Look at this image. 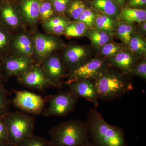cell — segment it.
Segmentation results:
<instances>
[{"label": "cell", "instance_id": "cell-1", "mask_svg": "<svg viewBox=\"0 0 146 146\" xmlns=\"http://www.w3.org/2000/svg\"><path fill=\"white\" fill-rule=\"evenodd\" d=\"M86 122L94 146H127L123 129L109 124L96 108L89 110Z\"/></svg>", "mask_w": 146, "mask_h": 146}, {"label": "cell", "instance_id": "cell-2", "mask_svg": "<svg viewBox=\"0 0 146 146\" xmlns=\"http://www.w3.org/2000/svg\"><path fill=\"white\" fill-rule=\"evenodd\" d=\"M50 146H82L91 142L87 122L77 120L63 122L49 131Z\"/></svg>", "mask_w": 146, "mask_h": 146}, {"label": "cell", "instance_id": "cell-3", "mask_svg": "<svg viewBox=\"0 0 146 146\" xmlns=\"http://www.w3.org/2000/svg\"><path fill=\"white\" fill-rule=\"evenodd\" d=\"M99 99L110 101L119 98L133 89L132 84L117 72L106 70L93 82Z\"/></svg>", "mask_w": 146, "mask_h": 146}, {"label": "cell", "instance_id": "cell-4", "mask_svg": "<svg viewBox=\"0 0 146 146\" xmlns=\"http://www.w3.org/2000/svg\"><path fill=\"white\" fill-rule=\"evenodd\" d=\"M8 134V143L16 146L33 135L35 118L25 112H9L2 117Z\"/></svg>", "mask_w": 146, "mask_h": 146}, {"label": "cell", "instance_id": "cell-5", "mask_svg": "<svg viewBox=\"0 0 146 146\" xmlns=\"http://www.w3.org/2000/svg\"><path fill=\"white\" fill-rule=\"evenodd\" d=\"M79 97L69 90L48 98V107L43 112L45 117H63L72 112Z\"/></svg>", "mask_w": 146, "mask_h": 146}, {"label": "cell", "instance_id": "cell-6", "mask_svg": "<svg viewBox=\"0 0 146 146\" xmlns=\"http://www.w3.org/2000/svg\"><path fill=\"white\" fill-rule=\"evenodd\" d=\"M106 70L103 60L100 58L92 59L72 70L68 74L66 84L73 82L94 80Z\"/></svg>", "mask_w": 146, "mask_h": 146}, {"label": "cell", "instance_id": "cell-7", "mask_svg": "<svg viewBox=\"0 0 146 146\" xmlns=\"http://www.w3.org/2000/svg\"><path fill=\"white\" fill-rule=\"evenodd\" d=\"M15 93L12 103L22 112L33 115L43 112L45 100L41 96L27 91H17Z\"/></svg>", "mask_w": 146, "mask_h": 146}, {"label": "cell", "instance_id": "cell-8", "mask_svg": "<svg viewBox=\"0 0 146 146\" xmlns=\"http://www.w3.org/2000/svg\"><path fill=\"white\" fill-rule=\"evenodd\" d=\"M18 81L21 84L31 89L44 91L54 86L46 76L42 68L33 65L25 72L17 76Z\"/></svg>", "mask_w": 146, "mask_h": 146}, {"label": "cell", "instance_id": "cell-9", "mask_svg": "<svg viewBox=\"0 0 146 146\" xmlns=\"http://www.w3.org/2000/svg\"><path fill=\"white\" fill-rule=\"evenodd\" d=\"M42 68L44 74L54 86H61V79L65 76V70L60 59L56 56H49L43 61Z\"/></svg>", "mask_w": 146, "mask_h": 146}, {"label": "cell", "instance_id": "cell-10", "mask_svg": "<svg viewBox=\"0 0 146 146\" xmlns=\"http://www.w3.org/2000/svg\"><path fill=\"white\" fill-rule=\"evenodd\" d=\"M1 63L4 75L7 77L19 75L33 66L32 61L29 57L23 56L5 58L1 61Z\"/></svg>", "mask_w": 146, "mask_h": 146}, {"label": "cell", "instance_id": "cell-11", "mask_svg": "<svg viewBox=\"0 0 146 146\" xmlns=\"http://www.w3.org/2000/svg\"><path fill=\"white\" fill-rule=\"evenodd\" d=\"M67 85L69 90L73 91L79 97L84 98L92 103L95 107L98 106L99 98L96 88L91 80L73 82Z\"/></svg>", "mask_w": 146, "mask_h": 146}, {"label": "cell", "instance_id": "cell-12", "mask_svg": "<svg viewBox=\"0 0 146 146\" xmlns=\"http://www.w3.org/2000/svg\"><path fill=\"white\" fill-rule=\"evenodd\" d=\"M35 51L39 60H43L57 48L58 43L54 38L42 34H36L34 37Z\"/></svg>", "mask_w": 146, "mask_h": 146}, {"label": "cell", "instance_id": "cell-13", "mask_svg": "<svg viewBox=\"0 0 146 146\" xmlns=\"http://www.w3.org/2000/svg\"><path fill=\"white\" fill-rule=\"evenodd\" d=\"M41 0H21L20 10L25 21L29 24L36 23L39 18Z\"/></svg>", "mask_w": 146, "mask_h": 146}, {"label": "cell", "instance_id": "cell-14", "mask_svg": "<svg viewBox=\"0 0 146 146\" xmlns=\"http://www.w3.org/2000/svg\"><path fill=\"white\" fill-rule=\"evenodd\" d=\"M112 62L124 74H130L136 64V59L133 56L124 50L113 56Z\"/></svg>", "mask_w": 146, "mask_h": 146}, {"label": "cell", "instance_id": "cell-15", "mask_svg": "<svg viewBox=\"0 0 146 146\" xmlns=\"http://www.w3.org/2000/svg\"><path fill=\"white\" fill-rule=\"evenodd\" d=\"M0 16L3 22L9 26L15 27L20 23L16 11L7 1H0Z\"/></svg>", "mask_w": 146, "mask_h": 146}, {"label": "cell", "instance_id": "cell-16", "mask_svg": "<svg viewBox=\"0 0 146 146\" xmlns=\"http://www.w3.org/2000/svg\"><path fill=\"white\" fill-rule=\"evenodd\" d=\"M120 17L126 23H141L146 21V11L129 7L125 8L121 11Z\"/></svg>", "mask_w": 146, "mask_h": 146}, {"label": "cell", "instance_id": "cell-17", "mask_svg": "<svg viewBox=\"0 0 146 146\" xmlns=\"http://www.w3.org/2000/svg\"><path fill=\"white\" fill-rule=\"evenodd\" d=\"M12 46L23 56L29 57L33 52V46L29 36L21 34L16 36L12 42Z\"/></svg>", "mask_w": 146, "mask_h": 146}, {"label": "cell", "instance_id": "cell-18", "mask_svg": "<svg viewBox=\"0 0 146 146\" xmlns=\"http://www.w3.org/2000/svg\"><path fill=\"white\" fill-rule=\"evenodd\" d=\"M86 50L83 47L80 46L72 47L67 50L65 53V61L69 65L74 66V69L81 65L80 63L86 56Z\"/></svg>", "mask_w": 146, "mask_h": 146}, {"label": "cell", "instance_id": "cell-19", "mask_svg": "<svg viewBox=\"0 0 146 146\" xmlns=\"http://www.w3.org/2000/svg\"><path fill=\"white\" fill-rule=\"evenodd\" d=\"M86 33L91 43L98 47L102 48L112 39L111 33L99 30L96 29H90L89 30L87 31Z\"/></svg>", "mask_w": 146, "mask_h": 146}, {"label": "cell", "instance_id": "cell-20", "mask_svg": "<svg viewBox=\"0 0 146 146\" xmlns=\"http://www.w3.org/2000/svg\"><path fill=\"white\" fill-rule=\"evenodd\" d=\"M92 4L94 8L109 16H117L118 7L112 0H94Z\"/></svg>", "mask_w": 146, "mask_h": 146}, {"label": "cell", "instance_id": "cell-21", "mask_svg": "<svg viewBox=\"0 0 146 146\" xmlns=\"http://www.w3.org/2000/svg\"><path fill=\"white\" fill-rule=\"evenodd\" d=\"M94 26L96 29L112 33L115 29V23L110 16L99 14L95 18Z\"/></svg>", "mask_w": 146, "mask_h": 146}, {"label": "cell", "instance_id": "cell-22", "mask_svg": "<svg viewBox=\"0 0 146 146\" xmlns=\"http://www.w3.org/2000/svg\"><path fill=\"white\" fill-rule=\"evenodd\" d=\"M128 45L132 52L141 55L146 54V42L141 35L137 34L133 35Z\"/></svg>", "mask_w": 146, "mask_h": 146}, {"label": "cell", "instance_id": "cell-23", "mask_svg": "<svg viewBox=\"0 0 146 146\" xmlns=\"http://www.w3.org/2000/svg\"><path fill=\"white\" fill-rule=\"evenodd\" d=\"M87 31L86 25L83 22L78 21L69 24L66 27L64 33L70 37H80L86 33Z\"/></svg>", "mask_w": 146, "mask_h": 146}, {"label": "cell", "instance_id": "cell-24", "mask_svg": "<svg viewBox=\"0 0 146 146\" xmlns=\"http://www.w3.org/2000/svg\"><path fill=\"white\" fill-rule=\"evenodd\" d=\"M133 27L131 24L123 23L117 27L116 33L118 38L126 44H128L133 36Z\"/></svg>", "mask_w": 146, "mask_h": 146}, {"label": "cell", "instance_id": "cell-25", "mask_svg": "<svg viewBox=\"0 0 146 146\" xmlns=\"http://www.w3.org/2000/svg\"><path fill=\"white\" fill-rule=\"evenodd\" d=\"M8 91L0 81V118L9 112L10 101L8 98Z\"/></svg>", "mask_w": 146, "mask_h": 146}, {"label": "cell", "instance_id": "cell-26", "mask_svg": "<svg viewBox=\"0 0 146 146\" xmlns=\"http://www.w3.org/2000/svg\"><path fill=\"white\" fill-rule=\"evenodd\" d=\"M85 9V6L81 0H75L71 4L68 9V13L75 20H78Z\"/></svg>", "mask_w": 146, "mask_h": 146}, {"label": "cell", "instance_id": "cell-27", "mask_svg": "<svg viewBox=\"0 0 146 146\" xmlns=\"http://www.w3.org/2000/svg\"><path fill=\"white\" fill-rule=\"evenodd\" d=\"M16 146H50L49 141L41 136L33 135Z\"/></svg>", "mask_w": 146, "mask_h": 146}, {"label": "cell", "instance_id": "cell-28", "mask_svg": "<svg viewBox=\"0 0 146 146\" xmlns=\"http://www.w3.org/2000/svg\"><path fill=\"white\" fill-rule=\"evenodd\" d=\"M123 51V47L120 45L112 42H108L102 47L101 52L102 54L104 56L113 57L118 53Z\"/></svg>", "mask_w": 146, "mask_h": 146}, {"label": "cell", "instance_id": "cell-29", "mask_svg": "<svg viewBox=\"0 0 146 146\" xmlns=\"http://www.w3.org/2000/svg\"><path fill=\"white\" fill-rule=\"evenodd\" d=\"M54 9L50 2L42 1L39 9V17L45 22L52 18L54 14Z\"/></svg>", "mask_w": 146, "mask_h": 146}, {"label": "cell", "instance_id": "cell-30", "mask_svg": "<svg viewBox=\"0 0 146 146\" xmlns=\"http://www.w3.org/2000/svg\"><path fill=\"white\" fill-rule=\"evenodd\" d=\"M96 16L94 12L89 9H85L79 18L78 21H80L86 25L87 29H92L94 26Z\"/></svg>", "mask_w": 146, "mask_h": 146}, {"label": "cell", "instance_id": "cell-31", "mask_svg": "<svg viewBox=\"0 0 146 146\" xmlns=\"http://www.w3.org/2000/svg\"><path fill=\"white\" fill-rule=\"evenodd\" d=\"M130 74L138 76L141 78H146V61L145 59L136 63L134 66Z\"/></svg>", "mask_w": 146, "mask_h": 146}, {"label": "cell", "instance_id": "cell-32", "mask_svg": "<svg viewBox=\"0 0 146 146\" xmlns=\"http://www.w3.org/2000/svg\"><path fill=\"white\" fill-rule=\"evenodd\" d=\"M70 0H52V5L58 13L64 12L67 8Z\"/></svg>", "mask_w": 146, "mask_h": 146}, {"label": "cell", "instance_id": "cell-33", "mask_svg": "<svg viewBox=\"0 0 146 146\" xmlns=\"http://www.w3.org/2000/svg\"><path fill=\"white\" fill-rule=\"evenodd\" d=\"M9 39L8 33L3 28L0 27V53L3 52L6 49Z\"/></svg>", "mask_w": 146, "mask_h": 146}, {"label": "cell", "instance_id": "cell-34", "mask_svg": "<svg viewBox=\"0 0 146 146\" xmlns=\"http://www.w3.org/2000/svg\"><path fill=\"white\" fill-rule=\"evenodd\" d=\"M8 143L7 129L2 118H0V143Z\"/></svg>", "mask_w": 146, "mask_h": 146}, {"label": "cell", "instance_id": "cell-35", "mask_svg": "<svg viewBox=\"0 0 146 146\" xmlns=\"http://www.w3.org/2000/svg\"><path fill=\"white\" fill-rule=\"evenodd\" d=\"M69 24L68 21H67L65 23L58 24L46 29L48 31L53 33H55V34H60L64 32L66 27Z\"/></svg>", "mask_w": 146, "mask_h": 146}, {"label": "cell", "instance_id": "cell-36", "mask_svg": "<svg viewBox=\"0 0 146 146\" xmlns=\"http://www.w3.org/2000/svg\"><path fill=\"white\" fill-rule=\"evenodd\" d=\"M67 21L65 19L61 18V17L52 18L49 20L46 21L44 24V27L46 29H47L48 28L50 27L65 23V22H67Z\"/></svg>", "mask_w": 146, "mask_h": 146}, {"label": "cell", "instance_id": "cell-37", "mask_svg": "<svg viewBox=\"0 0 146 146\" xmlns=\"http://www.w3.org/2000/svg\"><path fill=\"white\" fill-rule=\"evenodd\" d=\"M146 0H129V5L131 7H136L145 5Z\"/></svg>", "mask_w": 146, "mask_h": 146}, {"label": "cell", "instance_id": "cell-38", "mask_svg": "<svg viewBox=\"0 0 146 146\" xmlns=\"http://www.w3.org/2000/svg\"><path fill=\"white\" fill-rule=\"evenodd\" d=\"M117 5L122 6L124 4L125 0H112Z\"/></svg>", "mask_w": 146, "mask_h": 146}, {"label": "cell", "instance_id": "cell-39", "mask_svg": "<svg viewBox=\"0 0 146 146\" xmlns=\"http://www.w3.org/2000/svg\"><path fill=\"white\" fill-rule=\"evenodd\" d=\"M4 78V75L3 72L1 63V61H0V81H2Z\"/></svg>", "mask_w": 146, "mask_h": 146}, {"label": "cell", "instance_id": "cell-40", "mask_svg": "<svg viewBox=\"0 0 146 146\" xmlns=\"http://www.w3.org/2000/svg\"><path fill=\"white\" fill-rule=\"evenodd\" d=\"M141 30L143 33H146V21L141 23Z\"/></svg>", "mask_w": 146, "mask_h": 146}, {"label": "cell", "instance_id": "cell-41", "mask_svg": "<svg viewBox=\"0 0 146 146\" xmlns=\"http://www.w3.org/2000/svg\"><path fill=\"white\" fill-rule=\"evenodd\" d=\"M0 146H14L12 145H11L9 143H0Z\"/></svg>", "mask_w": 146, "mask_h": 146}, {"label": "cell", "instance_id": "cell-42", "mask_svg": "<svg viewBox=\"0 0 146 146\" xmlns=\"http://www.w3.org/2000/svg\"><path fill=\"white\" fill-rule=\"evenodd\" d=\"M82 146H94V145L92 144L91 142H89V143H87L84 144V145Z\"/></svg>", "mask_w": 146, "mask_h": 146}, {"label": "cell", "instance_id": "cell-43", "mask_svg": "<svg viewBox=\"0 0 146 146\" xmlns=\"http://www.w3.org/2000/svg\"><path fill=\"white\" fill-rule=\"evenodd\" d=\"M7 1V0H0V1Z\"/></svg>", "mask_w": 146, "mask_h": 146}]
</instances>
